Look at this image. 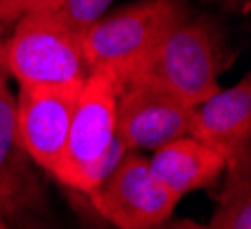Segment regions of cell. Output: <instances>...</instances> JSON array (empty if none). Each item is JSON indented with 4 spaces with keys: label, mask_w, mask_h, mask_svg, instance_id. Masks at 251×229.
I'll return each mask as SVG.
<instances>
[{
    "label": "cell",
    "mask_w": 251,
    "mask_h": 229,
    "mask_svg": "<svg viewBox=\"0 0 251 229\" xmlns=\"http://www.w3.org/2000/svg\"><path fill=\"white\" fill-rule=\"evenodd\" d=\"M193 107L150 80L123 84L116 109V134L131 152H154L156 147L188 136Z\"/></svg>",
    "instance_id": "8992f818"
},
{
    "label": "cell",
    "mask_w": 251,
    "mask_h": 229,
    "mask_svg": "<svg viewBox=\"0 0 251 229\" xmlns=\"http://www.w3.org/2000/svg\"><path fill=\"white\" fill-rule=\"evenodd\" d=\"M156 229H208V227L201 223H195L190 218H179V220H172V218H170L163 225H158Z\"/></svg>",
    "instance_id": "5bb4252c"
},
{
    "label": "cell",
    "mask_w": 251,
    "mask_h": 229,
    "mask_svg": "<svg viewBox=\"0 0 251 229\" xmlns=\"http://www.w3.org/2000/svg\"><path fill=\"white\" fill-rule=\"evenodd\" d=\"M82 84L21 86L16 95V136L36 166L54 177L68 139L70 120Z\"/></svg>",
    "instance_id": "52a82bcc"
},
{
    "label": "cell",
    "mask_w": 251,
    "mask_h": 229,
    "mask_svg": "<svg viewBox=\"0 0 251 229\" xmlns=\"http://www.w3.org/2000/svg\"><path fill=\"white\" fill-rule=\"evenodd\" d=\"M32 159L16 136V98L0 75V216H16L43 206V188Z\"/></svg>",
    "instance_id": "9c48e42d"
},
{
    "label": "cell",
    "mask_w": 251,
    "mask_h": 229,
    "mask_svg": "<svg viewBox=\"0 0 251 229\" xmlns=\"http://www.w3.org/2000/svg\"><path fill=\"white\" fill-rule=\"evenodd\" d=\"M188 136L215 150L226 166L251 159V77L245 75L233 86L217 88L193 107Z\"/></svg>",
    "instance_id": "ba28073f"
},
{
    "label": "cell",
    "mask_w": 251,
    "mask_h": 229,
    "mask_svg": "<svg viewBox=\"0 0 251 229\" xmlns=\"http://www.w3.org/2000/svg\"><path fill=\"white\" fill-rule=\"evenodd\" d=\"M206 227L251 229V159H242L224 168L217 209Z\"/></svg>",
    "instance_id": "8fae6325"
},
{
    "label": "cell",
    "mask_w": 251,
    "mask_h": 229,
    "mask_svg": "<svg viewBox=\"0 0 251 229\" xmlns=\"http://www.w3.org/2000/svg\"><path fill=\"white\" fill-rule=\"evenodd\" d=\"M64 0H0V23H14L23 14L57 9Z\"/></svg>",
    "instance_id": "4fadbf2b"
},
{
    "label": "cell",
    "mask_w": 251,
    "mask_h": 229,
    "mask_svg": "<svg viewBox=\"0 0 251 229\" xmlns=\"http://www.w3.org/2000/svg\"><path fill=\"white\" fill-rule=\"evenodd\" d=\"M147 161L154 177L179 198L210 186L226 168L224 157L193 136H179L156 147Z\"/></svg>",
    "instance_id": "30bf717a"
},
{
    "label": "cell",
    "mask_w": 251,
    "mask_h": 229,
    "mask_svg": "<svg viewBox=\"0 0 251 229\" xmlns=\"http://www.w3.org/2000/svg\"><path fill=\"white\" fill-rule=\"evenodd\" d=\"M113 0H64L54 9L59 18L77 34H82L88 25H93L100 16H104Z\"/></svg>",
    "instance_id": "7c38bea8"
},
{
    "label": "cell",
    "mask_w": 251,
    "mask_h": 229,
    "mask_svg": "<svg viewBox=\"0 0 251 229\" xmlns=\"http://www.w3.org/2000/svg\"><path fill=\"white\" fill-rule=\"evenodd\" d=\"M183 18L188 7L181 0H138L104 14L79 34L84 59L91 73H113L125 84Z\"/></svg>",
    "instance_id": "7a4b0ae2"
},
{
    "label": "cell",
    "mask_w": 251,
    "mask_h": 229,
    "mask_svg": "<svg viewBox=\"0 0 251 229\" xmlns=\"http://www.w3.org/2000/svg\"><path fill=\"white\" fill-rule=\"evenodd\" d=\"M88 198L95 211L118 229H156L172 218L181 200L154 177L145 154L131 150Z\"/></svg>",
    "instance_id": "5b68a950"
},
{
    "label": "cell",
    "mask_w": 251,
    "mask_h": 229,
    "mask_svg": "<svg viewBox=\"0 0 251 229\" xmlns=\"http://www.w3.org/2000/svg\"><path fill=\"white\" fill-rule=\"evenodd\" d=\"M226 64L215 25L208 18H183L129 80H150L188 107H197L220 88V73Z\"/></svg>",
    "instance_id": "277c9868"
},
{
    "label": "cell",
    "mask_w": 251,
    "mask_h": 229,
    "mask_svg": "<svg viewBox=\"0 0 251 229\" xmlns=\"http://www.w3.org/2000/svg\"><path fill=\"white\" fill-rule=\"evenodd\" d=\"M0 66L21 86H75L91 75L79 34L54 9L29 12L14 21L12 34L0 46Z\"/></svg>",
    "instance_id": "3957f363"
},
{
    "label": "cell",
    "mask_w": 251,
    "mask_h": 229,
    "mask_svg": "<svg viewBox=\"0 0 251 229\" xmlns=\"http://www.w3.org/2000/svg\"><path fill=\"white\" fill-rule=\"evenodd\" d=\"M120 91V77L106 71H93L79 88L64 154L54 172L59 182L77 193L91 195L129 152L116 134Z\"/></svg>",
    "instance_id": "6da1fadb"
},
{
    "label": "cell",
    "mask_w": 251,
    "mask_h": 229,
    "mask_svg": "<svg viewBox=\"0 0 251 229\" xmlns=\"http://www.w3.org/2000/svg\"><path fill=\"white\" fill-rule=\"evenodd\" d=\"M213 2H222V5L231 7V9H245V7H249V0H213Z\"/></svg>",
    "instance_id": "9a60e30c"
},
{
    "label": "cell",
    "mask_w": 251,
    "mask_h": 229,
    "mask_svg": "<svg viewBox=\"0 0 251 229\" xmlns=\"http://www.w3.org/2000/svg\"><path fill=\"white\" fill-rule=\"evenodd\" d=\"M0 229H9V227H7V223H5V218H2V216H0Z\"/></svg>",
    "instance_id": "2e32d148"
}]
</instances>
